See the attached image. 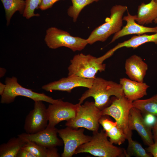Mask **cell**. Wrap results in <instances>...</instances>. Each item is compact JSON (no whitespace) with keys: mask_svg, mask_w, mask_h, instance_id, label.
Here are the masks:
<instances>
[{"mask_svg":"<svg viewBox=\"0 0 157 157\" xmlns=\"http://www.w3.org/2000/svg\"><path fill=\"white\" fill-rule=\"evenodd\" d=\"M17 157H36V156L29 151L22 147L19 150Z\"/></svg>","mask_w":157,"mask_h":157,"instance_id":"cell-30","label":"cell"},{"mask_svg":"<svg viewBox=\"0 0 157 157\" xmlns=\"http://www.w3.org/2000/svg\"><path fill=\"white\" fill-rule=\"evenodd\" d=\"M79 104L64 102L62 99L58 103L49 104L47 108L48 126L55 127L61 121H67L75 117Z\"/></svg>","mask_w":157,"mask_h":157,"instance_id":"cell-11","label":"cell"},{"mask_svg":"<svg viewBox=\"0 0 157 157\" xmlns=\"http://www.w3.org/2000/svg\"><path fill=\"white\" fill-rule=\"evenodd\" d=\"M125 96L132 101L147 95V90L149 86L146 83L133 81L125 78L120 79Z\"/></svg>","mask_w":157,"mask_h":157,"instance_id":"cell-17","label":"cell"},{"mask_svg":"<svg viewBox=\"0 0 157 157\" xmlns=\"http://www.w3.org/2000/svg\"><path fill=\"white\" fill-rule=\"evenodd\" d=\"M153 138L154 142H157V117L153 128Z\"/></svg>","mask_w":157,"mask_h":157,"instance_id":"cell-33","label":"cell"},{"mask_svg":"<svg viewBox=\"0 0 157 157\" xmlns=\"http://www.w3.org/2000/svg\"><path fill=\"white\" fill-rule=\"evenodd\" d=\"M58 130L55 127L47 125L44 129L37 133L33 134L23 133L17 136L46 148H50L63 145V141L57 137Z\"/></svg>","mask_w":157,"mask_h":157,"instance_id":"cell-13","label":"cell"},{"mask_svg":"<svg viewBox=\"0 0 157 157\" xmlns=\"http://www.w3.org/2000/svg\"><path fill=\"white\" fill-rule=\"evenodd\" d=\"M149 42H153L157 45V32L151 35L145 33L141 35L133 36L127 40L118 43L109 51L113 55L116 50L122 47L135 49L143 44Z\"/></svg>","mask_w":157,"mask_h":157,"instance_id":"cell-19","label":"cell"},{"mask_svg":"<svg viewBox=\"0 0 157 157\" xmlns=\"http://www.w3.org/2000/svg\"><path fill=\"white\" fill-rule=\"evenodd\" d=\"M84 131V128L78 129L67 126L64 129H58L59 136L64 145L61 155L62 157H72L79 146L90 141L92 136L85 135Z\"/></svg>","mask_w":157,"mask_h":157,"instance_id":"cell-9","label":"cell"},{"mask_svg":"<svg viewBox=\"0 0 157 157\" xmlns=\"http://www.w3.org/2000/svg\"><path fill=\"white\" fill-rule=\"evenodd\" d=\"M42 101H35L33 109L26 116L24 125L26 133L34 134L47 126L49 120L47 108Z\"/></svg>","mask_w":157,"mask_h":157,"instance_id":"cell-10","label":"cell"},{"mask_svg":"<svg viewBox=\"0 0 157 157\" xmlns=\"http://www.w3.org/2000/svg\"><path fill=\"white\" fill-rule=\"evenodd\" d=\"M128 8L126 6L115 5L111 8L110 18L106 22L96 28L87 39L88 44L97 41L104 42L112 35L119 31L123 25V15Z\"/></svg>","mask_w":157,"mask_h":157,"instance_id":"cell-3","label":"cell"},{"mask_svg":"<svg viewBox=\"0 0 157 157\" xmlns=\"http://www.w3.org/2000/svg\"><path fill=\"white\" fill-rule=\"evenodd\" d=\"M26 143L25 139L17 136L10 139L0 145V157H17L20 149Z\"/></svg>","mask_w":157,"mask_h":157,"instance_id":"cell-20","label":"cell"},{"mask_svg":"<svg viewBox=\"0 0 157 157\" xmlns=\"http://www.w3.org/2000/svg\"><path fill=\"white\" fill-rule=\"evenodd\" d=\"M146 151L154 157H157V142H155L153 144L148 146Z\"/></svg>","mask_w":157,"mask_h":157,"instance_id":"cell-31","label":"cell"},{"mask_svg":"<svg viewBox=\"0 0 157 157\" xmlns=\"http://www.w3.org/2000/svg\"><path fill=\"white\" fill-rule=\"evenodd\" d=\"M42 0H26V5L24 12V17L28 19L34 16H39L38 14H35L34 11L39 8Z\"/></svg>","mask_w":157,"mask_h":157,"instance_id":"cell-27","label":"cell"},{"mask_svg":"<svg viewBox=\"0 0 157 157\" xmlns=\"http://www.w3.org/2000/svg\"><path fill=\"white\" fill-rule=\"evenodd\" d=\"M143 117L144 121L146 124L149 127L152 128L156 120V117L150 114H144Z\"/></svg>","mask_w":157,"mask_h":157,"instance_id":"cell-29","label":"cell"},{"mask_svg":"<svg viewBox=\"0 0 157 157\" xmlns=\"http://www.w3.org/2000/svg\"><path fill=\"white\" fill-rule=\"evenodd\" d=\"M126 73L130 79L144 82L148 67L140 56L134 54L126 59L125 65Z\"/></svg>","mask_w":157,"mask_h":157,"instance_id":"cell-16","label":"cell"},{"mask_svg":"<svg viewBox=\"0 0 157 157\" xmlns=\"http://www.w3.org/2000/svg\"><path fill=\"white\" fill-rule=\"evenodd\" d=\"M101 110L94 102L86 101L83 105H79L75 117L67 121L65 125L75 129L85 128L93 132H98L99 121L102 116Z\"/></svg>","mask_w":157,"mask_h":157,"instance_id":"cell-5","label":"cell"},{"mask_svg":"<svg viewBox=\"0 0 157 157\" xmlns=\"http://www.w3.org/2000/svg\"><path fill=\"white\" fill-rule=\"evenodd\" d=\"M135 21L139 24L151 23L157 18V0H151L147 3H142L138 7Z\"/></svg>","mask_w":157,"mask_h":157,"instance_id":"cell-18","label":"cell"},{"mask_svg":"<svg viewBox=\"0 0 157 157\" xmlns=\"http://www.w3.org/2000/svg\"><path fill=\"white\" fill-rule=\"evenodd\" d=\"M25 140L26 143L22 147L29 151L36 157H47V148L33 142Z\"/></svg>","mask_w":157,"mask_h":157,"instance_id":"cell-26","label":"cell"},{"mask_svg":"<svg viewBox=\"0 0 157 157\" xmlns=\"http://www.w3.org/2000/svg\"><path fill=\"white\" fill-rule=\"evenodd\" d=\"M128 145L127 153L129 157L133 156L137 157H152V155L148 152L137 142L133 140L132 138L128 140Z\"/></svg>","mask_w":157,"mask_h":157,"instance_id":"cell-25","label":"cell"},{"mask_svg":"<svg viewBox=\"0 0 157 157\" xmlns=\"http://www.w3.org/2000/svg\"><path fill=\"white\" fill-rule=\"evenodd\" d=\"M155 24H157V18L154 21Z\"/></svg>","mask_w":157,"mask_h":157,"instance_id":"cell-36","label":"cell"},{"mask_svg":"<svg viewBox=\"0 0 157 157\" xmlns=\"http://www.w3.org/2000/svg\"><path fill=\"white\" fill-rule=\"evenodd\" d=\"M44 40L50 49L65 47L74 52L82 50L88 44L87 39L72 36L67 31L55 27L47 30Z\"/></svg>","mask_w":157,"mask_h":157,"instance_id":"cell-7","label":"cell"},{"mask_svg":"<svg viewBox=\"0 0 157 157\" xmlns=\"http://www.w3.org/2000/svg\"></svg>","mask_w":157,"mask_h":157,"instance_id":"cell-37","label":"cell"},{"mask_svg":"<svg viewBox=\"0 0 157 157\" xmlns=\"http://www.w3.org/2000/svg\"><path fill=\"white\" fill-rule=\"evenodd\" d=\"M124 95L122 87L119 83L96 77L91 87L79 99L78 103L81 104L86 99L92 97L94 100L95 105L101 110L107 107L110 96H114L119 98Z\"/></svg>","mask_w":157,"mask_h":157,"instance_id":"cell-1","label":"cell"},{"mask_svg":"<svg viewBox=\"0 0 157 157\" xmlns=\"http://www.w3.org/2000/svg\"><path fill=\"white\" fill-rule=\"evenodd\" d=\"M101 56L97 58L82 53L75 55L70 60L68 76L74 75L87 78H94L98 72L105 71L106 65Z\"/></svg>","mask_w":157,"mask_h":157,"instance_id":"cell-4","label":"cell"},{"mask_svg":"<svg viewBox=\"0 0 157 157\" xmlns=\"http://www.w3.org/2000/svg\"><path fill=\"white\" fill-rule=\"evenodd\" d=\"M6 72V70L5 69L2 68H0V77L3 76L5 74Z\"/></svg>","mask_w":157,"mask_h":157,"instance_id":"cell-35","label":"cell"},{"mask_svg":"<svg viewBox=\"0 0 157 157\" xmlns=\"http://www.w3.org/2000/svg\"><path fill=\"white\" fill-rule=\"evenodd\" d=\"M60 0H42L38 8L42 10H46L51 8L55 3Z\"/></svg>","mask_w":157,"mask_h":157,"instance_id":"cell-28","label":"cell"},{"mask_svg":"<svg viewBox=\"0 0 157 157\" xmlns=\"http://www.w3.org/2000/svg\"><path fill=\"white\" fill-rule=\"evenodd\" d=\"M129 126L131 131H137L145 144L149 146L154 143L152 128L146 124L141 111L133 107L129 112Z\"/></svg>","mask_w":157,"mask_h":157,"instance_id":"cell-14","label":"cell"},{"mask_svg":"<svg viewBox=\"0 0 157 157\" xmlns=\"http://www.w3.org/2000/svg\"><path fill=\"white\" fill-rule=\"evenodd\" d=\"M72 5L70 6L67 10L69 16L72 18L74 22H76L79 14L82 10L87 6L94 2L100 0H71Z\"/></svg>","mask_w":157,"mask_h":157,"instance_id":"cell-24","label":"cell"},{"mask_svg":"<svg viewBox=\"0 0 157 157\" xmlns=\"http://www.w3.org/2000/svg\"><path fill=\"white\" fill-rule=\"evenodd\" d=\"M94 79L85 78L74 75L68 76L67 77L44 85L42 88L47 92L57 90L70 93L72 89L78 87L90 88Z\"/></svg>","mask_w":157,"mask_h":157,"instance_id":"cell-12","label":"cell"},{"mask_svg":"<svg viewBox=\"0 0 157 157\" xmlns=\"http://www.w3.org/2000/svg\"><path fill=\"white\" fill-rule=\"evenodd\" d=\"M6 87V84L0 83V95L1 96L3 93Z\"/></svg>","mask_w":157,"mask_h":157,"instance_id":"cell-34","label":"cell"},{"mask_svg":"<svg viewBox=\"0 0 157 157\" xmlns=\"http://www.w3.org/2000/svg\"><path fill=\"white\" fill-rule=\"evenodd\" d=\"M6 87L1 95V103L9 104L13 102L18 96L29 98L34 102L42 101L53 104L60 101L61 99H54L43 93H38L24 88L19 83L17 78L14 76L7 77L5 81Z\"/></svg>","mask_w":157,"mask_h":157,"instance_id":"cell-6","label":"cell"},{"mask_svg":"<svg viewBox=\"0 0 157 157\" xmlns=\"http://www.w3.org/2000/svg\"><path fill=\"white\" fill-rule=\"evenodd\" d=\"M133 105L143 114H151L157 117V94L147 99L134 101Z\"/></svg>","mask_w":157,"mask_h":157,"instance_id":"cell-21","label":"cell"},{"mask_svg":"<svg viewBox=\"0 0 157 157\" xmlns=\"http://www.w3.org/2000/svg\"></svg>","mask_w":157,"mask_h":157,"instance_id":"cell-38","label":"cell"},{"mask_svg":"<svg viewBox=\"0 0 157 157\" xmlns=\"http://www.w3.org/2000/svg\"><path fill=\"white\" fill-rule=\"evenodd\" d=\"M103 130L108 137L109 138V141L113 144L120 145L127 140L126 135L116 122H113Z\"/></svg>","mask_w":157,"mask_h":157,"instance_id":"cell-23","label":"cell"},{"mask_svg":"<svg viewBox=\"0 0 157 157\" xmlns=\"http://www.w3.org/2000/svg\"><path fill=\"white\" fill-rule=\"evenodd\" d=\"M60 155L55 147L47 148V157H59Z\"/></svg>","mask_w":157,"mask_h":157,"instance_id":"cell-32","label":"cell"},{"mask_svg":"<svg viewBox=\"0 0 157 157\" xmlns=\"http://www.w3.org/2000/svg\"><path fill=\"white\" fill-rule=\"evenodd\" d=\"M5 11L7 25L8 26L15 13L18 11L23 15L25 9L26 1L23 0H1Z\"/></svg>","mask_w":157,"mask_h":157,"instance_id":"cell-22","label":"cell"},{"mask_svg":"<svg viewBox=\"0 0 157 157\" xmlns=\"http://www.w3.org/2000/svg\"><path fill=\"white\" fill-rule=\"evenodd\" d=\"M127 11V15L123 17V20L126 22V25L114 34L110 43L114 42L121 37L127 35L136 34L139 35L148 33H155L157 32V26L147 27L136 23L135 21L137 15H132L129 13L128 10Z\"/></svg>","mask_w":157,"mask_h":157,"instance_id":"cell-15","label":"cell"},{"mask_svg":"<svg viewBox=\"0 0 157 157\" xmlns=\"http://www.w3.org/2000/svg\"><path fill=\"white\" fill-rule=\"evenodd\" d=\"M133 102L124 95L113 99L111 105L101 110L102 115H107L113 117L117 125L126 137L127 140L132 138V132L129 126V112L133 107Z\"/></svg>","mask_w":157,"mask_h":157,"instance_id":"cell-8","label":"cell"},{"mask_svg":"<svg viewBox=\"0 0 157 157\" xmlns=\"http://www.w3.org/2000/svg\"><path fill=\"white\" fill-rule=\"evenodd\" d=\"M93 133L90 141L79 146L75 154L86 153L100 157H129L124 149L114 146L108 140L104 130Z\"/></svg>","mask_w":157,"mask_h":157,"instance_id":"cell-2","label":"cell"}]
</instances>
